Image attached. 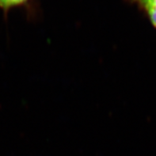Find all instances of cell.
I'll return each instance as SVG.
<instances>
[{"label":"cell","mask_w":156,"mask_h":156,"mask_svg":"<svg viewBox=\"0 0 156 156\" xmlns=\"http://www.w3.org/2000/svg\"><path fill=\"white\" fill-rule=\"evenodd\" d=\"M133 5L147 18L151 25L156 30V0H125Z\"/></svg>","instance_id":"cell-1"},{"label":"cell","mask_w":156,"mask_h":156,"mask_svg":"<svg viewBox=\"0 0 156 156\" xmlns=\"http://www.w3.org/2000/svg\"><path fill=\"white\" fill-rule=\"evenodd\" d=\"M33 2L34 0H0V9L3 11L5 18L10 10L15 8H26L30 11V15L34 16L35 10L32 7Z\"/></svg>","instance_id":"cell-2"}]
</instances>
